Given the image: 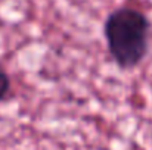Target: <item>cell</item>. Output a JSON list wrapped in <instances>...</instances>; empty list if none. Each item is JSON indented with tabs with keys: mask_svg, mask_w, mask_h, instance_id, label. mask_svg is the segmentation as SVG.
Instances as JSON below:
<instances>
[{
	"mask_svg": "<svg viewBox=\"0 0 152 150\" xmlns=\"http://www.w3.org/2000/svg\"><path fill=\"white\" fill-rule=\"evenodd\" d=\"M148 18L132 7H120L109 13L103 24V36L115 63L123 69L136 68L148 53Z\"/></svg>",
	"mask_w": 152,
	"mask_h": 150,
	"instance_id": "cell-1",
	"label": "cell"
},
{
	"mask_svg": "<svg viewBox=\"0 0 152 150\" xmlns=\"http://www.w3.org/2000/svg\"><path fill=\"white\" fill-rule=\"evenodd\" d=\"M9 90H10V80H9V75L0 68V101H3V100L7 97Z\"/></svg>",
	"mask_w": 152,
	"mask_h": 150,
	"instance_id": "cell-2",
	"label": "cell"
}]
</instances>
